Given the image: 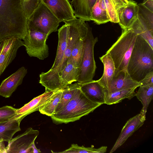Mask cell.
Returning a JSON list of instances; mask_svg holds the SVG:
<instances>
[{"label":"cell","mask_w":153,"mask_h":153,"mask_svg":"<svg viewBox=\"0 0 153 153\" xmlns=\"http://www.w3.org/2000/svg\"><path fill=\"white\" fill-rule=\"evenodd\" d=\"M31 13L24 0H0V43L11 38L22 39Z\"/></svg>","instance_id":"cell-1"},{"label":"cell","mask_w":153,"mask_h":153,"mask_svg":"<svg viewBox=\"0 0 153 153\" xmlns=\"http://www.w3.org/2000/svg\"><path fill=\"white\" fill-rule=\"evenodd\" d=\"M63 22L67 25L68 37L63 58L54 69L45 73L42 72L39 75V83L45 88V91L61 89L59 78L61 72L67 64L73 48L80 40L86 37L90 27L88 23L80 18Z\"/></svg>","instance_id":"cell-2"},{"label":"cell","mask_w":153,"mask_h":153,"mask_svg":"<svg viewBox=\"0 0 153 153\" xmlns=\"http://www.w3.org/2000/svg\"><path fill=\"white\" fill-rule=\"evenodd\" d=\"M127 70L131 78L139 82L153 71V49L138 35H137Z\"/></svg>","instance_id":"cell-3"},{"label":"cell","mask_w":153,"mask_h":153,"mask_svg":"<svg viewBox=\"0 0 153 153\" xmlns=\"http://www.w3.org/2000/svg\"><path fill=\"white\" fill-rule=\"evenodd\" d=\"M102 105L89 100L80 88L71 99L51 117L53 122L56 124L74 122L93 112Z\"/></svg>","instance_id":"cell-4"},{"label":"cell","mask_w":153,"mask_h":153,"mask_svg":"<svg viewBox=\"0 0 153 153\" xmlns=\"http://www.w3.org/2000/svg\"><path fill=\"white\" fill-rule=\"evenodd\" d=\"M122 30L121 35L106 52L113 60L115 71L127 70L137 36L130 28Z\"/></svg>","instance_id":"cell-5"},{"label":"cell","mask_w":153,"mask_h":153,"mask_svg":"<svg viewBox=\"0 0 153 153\" xmlns=\"http://www.w3.org/2000/svg\"><path fill=\"white\" fill-rule=\"evenodd\" d=\"M59 20L41 1L28 19V30H35L48 36L57 31Z\"/></svg>","instance_id":"cell-6"},{"label":"cell","mask_w":153,"mask_h":153,"mask_svg":"<svg viewBox=\"0 0 153 153\" xmlns=\"http://www.w3.org/2000/svg\"><path fill=\"white\" fill-rule=\"evenodd\" d=\"M98 41L97 37H94L92 28L90 27L85 40L83 54L76 81L80 84L91 81L95 75L97 67L94 57V48Z\"/></svg>","instance_id":"cell-7"},{"label":"cell","mask_w":153,"mask_h":153,"mask_svg":"<svg viewBox=\"0 0 153 153\" xmlns=\"http://www.w3.org/2000/svg\"><path fill=\"white\" fill-rule=\"evenodd\" d=\"M48 36L35 30H28L22 39L27 53L30 57L43 60L49 55V49L46 44Z\"/></svg>","instance_id":"cell-8"},{"label":"cell","mask_w":153,"mask_h":153,"mask_svg":"<svg viewBox=\"0 0 153 153\" xmlns=\"http://www.w3.org/2000/svg\"><path fill=\"white\" fill-rule=\"evenodd\" d=\"M39 134L38 130L28 128L8 142L6 153H33L32 147Z\"/></svg>","instance_id":"cell-9"},{"label":"cell","mask_w":153,"mask_h":153,"mask_svg":"<svg viewBox=\"0 0 153 153\" xmlns=\"http://www.w3.org/2000/svg\"><path fill=\"white\" fill-rule=\"evenodd\" d=\"M21 39L13 37L2 41L3 46L0 54V76L14 59L19 48L24 45Z\"/></svg>","instance_id":"cell-10"},{"label":"cell","mask_w":153,"mask_h":153,"mask_svg":"<svg viewBox=\"0 0 153 153\" xmlns=\"http://www.w3.org/2000/svg\"><path fill=\"white\" fill-rule=\"evenodd\" d=\"M146 114L142 111L140 113L127 121L122 128L120 133L109 153L115 151L140 128L146 120Z\"/></svg>","instance_id":"cell-11"},{"label":"cell","mask_w":153,"mask_h":153,"mask_svg":"<svg viewBox=\"0 0 153 153\" xmlns=\"http://www.w3.org/2000/svg\"><path fill=\"white\" fill-rule=\"evenodd\" d=\"M60 22L76 18L68 0H41Z\"/></svg>","instance_id":"cell-12"},{"label":"cell","mask_w":153,"mask_h":153,"mask_svg":"<svg viewBox=\"0 0 153 153\" xmlns=\"http://www.w3.org/2000/svg\"><path fill=\"white\" fill-rule=\"evenodd\" d=\"M141 85L140 82L131 78L127 70L115 71L108 90L105 89V90L108 93H111L123 90L136 89Z\"/></svg>","instance_id":"cell-13"},{"label":"cell","mask_w":153,"mask_h":153,"mask_svg":"<svg viewBox=\"0 0 153 153\" xmlns=\"http://www.w3.org/2000/svg\"><path fill=\"white\" fill-rule=\"evenodd\" d=\"M27 73V69L22 67L3 80L0 85V96L5 98L10 97L18 86L22 84Z\"/></svg>","instance_id":"cell-14"},{"label":"cell","mask_w":153,"mask_h":153,"mask_svg":"<svg viewBox=\"0 0 153 153\" xmlns=\"http://www.w3.org/2000/svg\"><path fill=\"white\" fill-rule=\"evenodd\" d=\"M138 5L133 0L128 3L119 13V24L122 30L129 28L138 17Z\"/></svg>","instance_id":"cell-15"},{"label":"cell","mask_w":153,"mask_h":153,"mask_svg":"<svg viewBox=\"0 0 153 153\" xmlns=\"http://www.w3.org/2000/svg\"><path fill=\"white\" fill-rule=\"evenodd\" d=\"M80 89L90 100L102 104L105 103V88L97 81H91L80 84Z\"/></svg>","instance_id":"cell-16"},{"label":"cell","mask_w":153,"mask_h":153,"mask_svg":"<svg viewBox=\"0 0 153 153\" xmlns=\"http://www.w3.org/2000/svg\"><path fill=\"white\" fill-rule=\"evenodd\" d=\"M24 118L17 114L9 120L0 122V141H10L14 135L21 130L20 124Z\"/></svg>","instance_id":"cell-17"},{"label":"cell","mask_w":153,"mask_h":153,"mask_svg":"<svg viewBox=\"0 0 153 153\" xmlns=\"http://www.w3.org/2000/svg\"><path fill=\"white\" fill-rule=\"evenodd\" d=\"M54 91H45L42 94L33 98L23 107L16 110V114L24 117L36 111L43 105L53 94Z\"/></svg>","instance_id":"cell-18"},{"label":"cell","mask_w":153,"mask_h":153,"mask_svg":"<svg viewBox=\"0 0 153 153\" xmlns=\"http://www.w3.org/2000/svg\"><path fill=\"white\" fill-rule=\"evenodd\" d=\"M100 59L103 64L104 71L102 76L97 81L108 91L115 71L114 64L108 53L106 52Z\"/></svg>","instance_id":"cell-19"},{"label":"cell","mask_w":153,"mask_h":153,"mask_svg":"<svg viewBox=\"0 0 153 153\" xmlns=\"http://www.w3.org/2000/svg\"><path fill=\"white\" fill-rule=\"evenodd\" d=\"M97 0H72L71 5L73 7L76 17L85 21H90L92 8Z\"/></svg>","instance_id":"cell-20"},{"label":"cell","mask_w":153,"mask_h":153,"mask_svg":"<svg viewBox=\"0 0 153 153\" xmlns=\"http://www.w3.org/2000/svg\"><path fill=\"white\" fill-rule=\"evenodd\" d=\"M65 23L58 30V43L57 52L54 62L50 70L54 69L59 64L63 58L66 47L68 29L67 24Z\"/></svg>","instance_id":"cell-21"},{"label":"cell","mask_w":153,"mask_h":153,"mask_svg":"<svg viewBox=\"0 0 153 153\" xmlns=\"http://www.w3.org/2000/svg\"><path fill=\"white\" fill-rule=\"evenodd\" d=\"M109 21L119 22V13L128 3V0H103Z\"/></svg>","instance_id":"cell-22"},{"label":"cell","mask_w":153,"mask_h":153,"mask_svg":"<svg viewBox=\"0 0 153 153\" xmlns=\"http://www.w3.org/2000/svg\"><path fill=\"white\" fill-rule=\"evenodd\" d=\"M90 18L98 25L110 22L103 0H97L92 8Z\"/></svg>","instance_id":"cell-23"},{"label":"cell","mask_w":153,"mask_h":153,"mask_svg":"<svg viewBox=\"0 0 153 153\" xmlns=\"http://www.w3.org/2000/svg\"><path fill=\"white\" fill-rule=\"evenodd\" d=\"M135 89L123 90L111 93H108L105 90V104L111 105L120 102L125 99L130 100L135 96Z\"/></svg>","instance_id":"cell-24"},{"label":"cell","mask_w":153,"mask_h":153,"mask_svg":"<svg viewBox=\"0 0 153 153\" xmlns=\"http://www.w3.org/2000/svg\"><path fill=\"white\" fill-rule=\"evenodd\" d=\"M79 68H76L71 64H67L59 77L61 89L74 82L77 81L79 75Z\"/></svg>","instance_id":"cell-25"},{"label":"cell","mask_w":153,"mask_h":153,"mask_svg":"<svg viewBox=\"0 0 153 153\" xmlns=\"http://www.w3.org/2000/svg\"><path fill=\"white\" fill-rule=\"evenodd\" d=\"M139 87L135 96L142 103L141 111L146 114L149 104L153 98V85H141Z\"/></svg>","instance_id":"cell-26"},{"label":"cell","mask_w":153,"mask_h":153,"mask_svg":"<svg viewBox=\"0 0 153 153\" xmlns=\"http://www.w3.org/2000/svg\"><path fill=\"white\" fill-rule=\"evenodd\" d=\"M62 93V89L54 91L49 99L40 108L39 110V112L42 114L51 117L54 113Z\"/></svg>","instance_id":"cell-27"},{"label":"cell","mask_w":153,"mask_h":153,"mask_svg":"<svg viewBox=\"0 0 153 153\" xmlns=\"http://www.w3.org/2000/svg\"><path fill=\"white\" fill-rule=\"evenodd\" d=\"M80 84L77 82L69 84L62 88V93L54 113L59 111L71 99L80 88Z\"/></svg>","instance_id":"cell-28"},{"label":"cell","mask_w":153,"mask_h":153,"mask_svg":"<svg viewBox=\"0 0 153 153\" xmlns=\"http://www.w3.org/2000/svg\"><path fill=\"white\" fill-rule=\"evenodd\" d=\"M85 38L80 40L74 46L67 63L71 64L76 68L80 67L83 54Z\"/></svg>","instance_id":"cell-29"},{"label":"cell","mask_w":153,"mask_h":153,"mask_svg":"<svg viewBox=\"0 0 153 153\" xmlns=\"http://www.w3.org/2000/svg\"><path fill=\"white\" fill-rule=\"evenodd\" d=\"M130 28L136 34L143 38L153 49V33L146 28L138 17Z\"/></svg>","instance_id":"cell-30"},{"label":"cell","mask_w":153,"mask_h":153,"mask_svg":"<svg viewBox=\"0 0 153 153\" xmlns=\"http://www.w3.org/2000/svg\"><path fill=\"white\" fill-rule=\"evenodd\" d=\"M138 5V19L153 33V12L146 7L142 3Z\"/></svg>","instance_id":"cell-31"},{"label":"cell","mask_w":153,"mask_h":153,"mask_svg":"<svg viewBox=\"0 0 153 153\" xmlns=\"http://www.w3.org/2000/svg\"><path fill=\"white\" fill-rule=\"evenodd\" d=\"M107 146H102L98 149L93 147H86L80 146L77 144H72L71 147L64 151L58 152L61 153H104L106 152Z\"/></svg>","instance_id":"cell-32"},{"label":"cell","mask_w":153,"mask_h":153,"mask_svg":"<svg viewBox=\"0 0 153 153\" xmlns=\"http://www.w3.org/2000/svg\"><path fill=\"white\" fill-rule=\"evenodd\" d=\"M17 109L8 105L0 108V122L9 120L17 115Z\"/></svg>","instance_id":"cell-33"},{"label":"cell","mask_w":153,"mask_h":153,"mask_svg":"<svg viewBox=\"0 0 153 153\" xmlns=\"http://www.w3.org/2000/svg\"><path fill=\"white\" fill-rule=\"evenodd\" d=\"M140 82L142 85H153V71L148 73Z\"/></svg>","instance_id":"cell-34"},{"label":"cell","mask_w":153,"mask_h":153,"mask_svg":"<svg viewBox=\"0 0 153 153\" xmlns=\"http://www.w3.org/2000/svg\"><path fill=\"white\" fill-rule=\"evenodd\" d=\"M142 4L146 7L153 12V0H144Z\"/></svg>","instance_id":"cell-35"},{"label":"cell","mask_w":153,"mask_h":153,"mask_svg":"<svg viewBox=\"0 0 153 153\" xmlns=\"http://www.w3.org/2000/svg\"><path fill=\"white\" fill-rule=\"evenodd\" d=\"M4 142L3 140L0 141V153H6V147L5 146Z\"/></svg>","instance_id":"cell-36"},{"label":"cell","mask_w":153,"mask_h":153,"mask_svg":"<svg viewBox=\"0 0 153 153\" xmlns=\"http://www.w3.org/2000/svg\"><path fill=\"white\" fill-rule=\"evenodd\" d=\"M32 148L33 150V153H40L41 152L40 150L37 149L36 147L35 143L33 144Z\"/></svg>","instance_id":"cell-37"},{"label":"cell","mask_w":153,"mask_h":153,"mask_svg":"<svg viewBox=\"0 0 153 153\" xmlns=\"http://www.w3.org/2000/svg\"><path fill=\"white\" fill-rule=\"evenodd\" d=\"M3 46V42L2 41L1 43H0V54L1 52V50H2Z\"/></svg>","instance_id":"cell-38"}]
</instances>
